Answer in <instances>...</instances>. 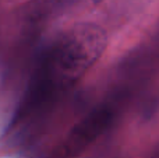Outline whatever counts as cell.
Returning a JSON list of instances; mask_svg holds the SVG:
<instances>
[{
	"label": "cell",
	"instance_id": "cell-2",
	"mask_svg": "<svg viewBox=\"0 0 159 158\" xmlns=\"http://www.w3.org/2000/svg\"><path fill=\"white\" fill-rule=\"evenodd\" d=\"M93 3H99V2H102V0H92Z\"/></svg>",
	"mask_w": 159,
	"mask_h": 158
},
{
	"label": "cell",
	"instance_id": "cell-1",
	"mask_svg": "<svg viewBox=\"0 0 159 158\" xmlns=\"http://www.w3.org/2000/svg\"><path fill=\"white\" fill-rule=\"evenodd\" d=\"M106 32L99 25L81 22L56 38L48 55V73L59 87L73 86L105 50Z\"/></svg>",
	"mask_w": 159,
	"mask_h": 158
}]
</instances>
